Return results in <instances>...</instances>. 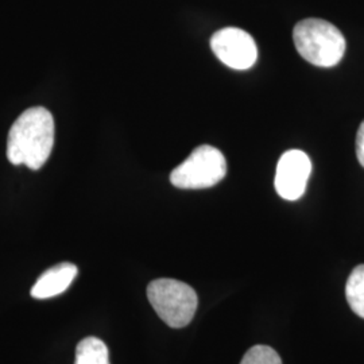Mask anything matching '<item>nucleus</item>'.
I'll use <instances>...</instances> for the list:
<instances>
[{"mask_svg": "<svg viewBox=\"0 0 364 364\" xmlns=\"http://www.w3.org/2000/svg\"><path fill=\"white\" fill-rule=\"evenodd\" d=\"M147 299L158 317L170 328H185L195 317L198 297L188 284L171 279H154L147 287Z\"/></svg>", "mask_w": 364, "mask_h": 364, "instance_id": "nucleus-3", "label": "nucleus"}, {"mask_svg": "<svg viewBox=\"0 0 364 364\" xmlns=\"http://www.w3.org/2000/svg\"><path fill=\"white\" fill-rule=\"evenodd\" d=\"M77 266L69 262L55 264L46 270L31 287V297L48 299L60 296L68 290L77 275Z\"/></svg>", "mask_w": 364, "mask_h": 364, "instance_id": "nucleus-7", "label": "nucleus"}, {"mask_svg": "<svg viewBox=\"0 0 364 364\" xmlns=\"http://www.w3.org/2000/svg\"><path fill=\"white\" fill-rule=\"evenodd\" d=\"M54 146V119L43 107H33L14 122L7 139V158L13 165L38 170Z\"/></svg>", "mask_w": 364, "mask_h": 364, "instance_id": "nucleus-1", "label": "nucleus"}, {"mask_svg": "<svg viewBox=\"0 0 364 364\" xmlns=\"http://www.w3.org/2000/svg\"><path fill=\"white\" fill-rule=\"evenodd\" d=\"M293 39L299 55L320 68L338 65L347 48L346 38L338 27L317 18L299 22L293 30Z\"/></svg>", "mask_w": 364, "mask_h": 364, "instance_id": "nucleus-2", "label": "nucleus"}, {"mask_svg": "<svg viewBox=\"0 0 364 364\" xmlns=\"http://www.w3.org/2000/svg\"><path fill=\"white\" fill-rule=\"evenodd\" d=\"M227 174V161L210 144L195 149L170 174V182L180 189H207L218 185Z\"/></svg>", "mask_w": 364, "mask_h": 364, "instance_id": "nucleus-4", "label": "nucleus"}, {"mask_svg": "<svg viewBox=\"0 0 364 364\" xmlns=\"http://www.w3.org/2000/svg\"><path fill=\"white\" fill-rule=\"evenodd\" d=\"M356 156L364 168V120L356 134Z\"/></svg>", "mask_w": 364, "mask_h": 364, "instance_id": "nucleus-11", "label": "nucleus"}, {"mask_svg": "<svg viewBox=\"0 0 364 364\" xmlns=\"http://www.w3.org/2000/svg\"><path fill=\"white\" fill-rule=\"evenodd\" d=\"M346 297L353 313L364 318V264L356 266L350 274Z\"/></svg>", "mask_w": 364, "mask_h": 364, "instance_id": "nucleus-9", "label": "nucleus"}, {"mask_svg": "<svg viewBox=\"0 0 364 364\" xmlns=\"http://www.w3.org/2000/svg\"><path fill=\"white\" fill-rule=\"evenodd\" d=\"M210 49L224 65L246 70L258 60V48L247 31L237 27H225L210 38Z\"/></svg>", "mask_w": 364, "mask_h": 364, "instance_id": "nucleus-5", "label": "nucleus"}, {"mask_svg": "<svg viewBox=\"0 0 364 364\" xmlns=\"http://www.w3.org/2000/svg\"><path fill=\"white\" fill-rule=\"evenodd\" d=\"M240 364H282V359L269 346H254L245 353Z\"/></svg>", "mask_w": 364, "mask_h": 364, "instance_id": "nucleus-10", "label": "nucleus"}, {"mask_svg": "<svg viewBox=\"0 0 364 364\" xmlns=\"http://www.w3.org/2000/svg\"><path fill=\"white\" fill-rule=\"evenodd\" d=\"M75 364H111L109 352L100 338H82L76 348Z\"/></svg>", "mask_w": 364, "mask_h": 364, "instance_id": "nucleus-8", "label": "nucleus"}, {"mask_svg": "<svg viewBox=\"0 0 364 364\" xmlns=\"http://www.w3.org/2000/svg\"><path fill=\"white\" fill-rule=\"evenodd\" d=\"M312 173L311 158L301 150H289L284 153L277 165L275 191L279 197L287 201L301 198Z\"/></svg>", "mask_w": 364, "mask_h": 364, "instance_id": "nucleus-6", "label": "nucleus"}]
</instances>
